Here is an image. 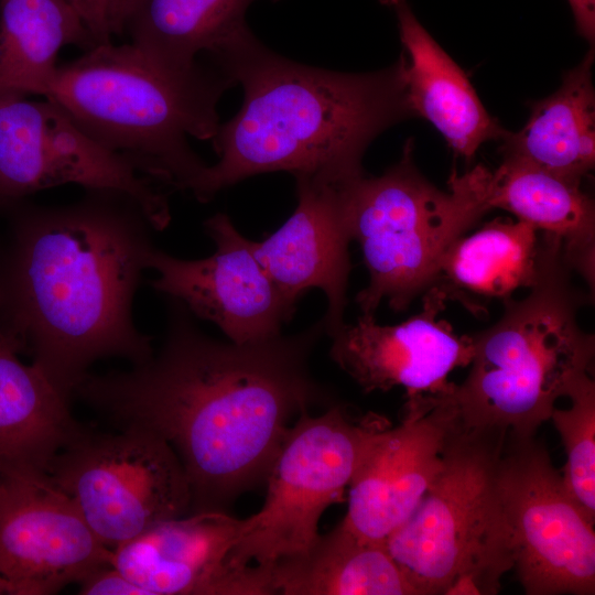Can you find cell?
<instances>
[{
    "label": "cell",
    "instance_id": "1",
    "mask_svg": "<svg viewBox=\"0 0 595 595\" xmlns=\"http://www.w3.org/2000/svg\"><path fill=\"white\" fill-rule=\"evenodd\" d=\"M323 332L320 321L293 335L223 342L171 299L156 354L129 370L89 372L74 394L116 430H145L173 448L190 484L191 512L226 511L266 483L291 418L333 403L309 368Z\"/></svg>",
    "mask_w": 595,
    "mask_h": 595
},
{
    "label": "cell",
    "instance_id": "2",
    "mask_svg": "<svg viewBox=\"0 0 595 595\" xmlns=\"http://www.w3.org/2000/svg\"><path fill=\"white\" fill-rule=\"evenodd\" d=\"M86 192L66 206L25 210L0 275L1 326L69 399L96 360L134 365L153 355L131 312L152 226L132 197Z\"/></svg>",
    "mask_w": 595,
    "mask_h": 595
},
{
    "label": "cell",
    "instance_id": "3",
    "mask_svg": "<svg viewBox=\"0 0 595 595\" xmlns=\"http://www.w3.org/2000/svg\"><path fill=\"white\" fill-rule=\"evenodd\" d=\"M208 60L242 86L244 100L212 139L219 160L206 166L192 192L202 203L268 172L334 185L354 181L364 175L371 141L413 117L399 61L366 74L312 67L274 53L251 30Z\"/></svg>",
    "mask_w": 595,
    "mask_h": 595
},
{
    "label": "cell",
    "instance_id": "4",
    "mask_svg": "<svg viewBox=\"0 0 595 595\" xmlns=\"http://www.w3.org/2000/svg\"><path fill=\"white\" fill-rule=\"evenodd\" d=\"M541 242L539 275L529 293L504 301L499 320L470 335L469 372L448 392L467 426L533 436L572 381L591 371L595 339L577 315L592 296L573 283L562 241L541 232Z\"/></svg>",
    "mask_w": 595,
    "mask_h": 595
},
{
    "label": "cell",
    "instance_id": "5",
    "mask_svg": "<svg viewBox=\"0 0 595 595\" xmlns=\"http://www.w3.org/2000/svg\"><path fill=\"white\" fill-rule=\"evenodd\" d=\"M232 85L219 71L199 78L172 76L131 44L110 41L58 66L43 97L159 184L192 194L207 164L187 137L213 139L218 100Z\"/></svg>",
    "mask_w": 595,
    "mask_h": 595
},
{
    "label": "cell",
    "instance_id": "6",
    "mask_svg": "<svg viewBox=\"0 0 595 595\" xmlns=\"http://www.w3.org/2000/svg\"><path fill=\"white\" fill-rule=\"evenodd\" d=\"M507 435L467 426L456 414L440 472L386 540L418 595H493L513 567L500 488Z\"/></svg>",
    "mask_w": 595,
    "mask_h": 595
},
{
    "label": "cell",
    "instance_id": "7",
    "mask_svg": "<svg viewBox=\"0 0 595 595\" xmlns=\"http://www.w3.org/2000/svg\"><path fill=\"white\" fill-rule=\"evenodd\" d=\"M490 174L480 164L453 172L447 190H440L415 166L409 140L382 175L342 185L347 229L369 275L356 295L361 315L375 316L382 301L404 311L432 285L447 247L491 209Z\"/></svg>",
    "mask_w": 595,
    "mask_h": 595
},
{
    "label": "cell",
    "instance_id": "8",
    "mask_svg": "<svg viewBox=\"0 0 595 595\" xmlns=\"http://www.w3.org/2000/svg\"><path fill=\"white\" fill-rule=\"evenodd\" d=\"M377 423H355L339 404L290 426L267 477L261 509L242 519L230 552L234 566H270L306 552L318 538L328 506L340 501Z\"/></svg>",
    "mask_w": 595,
    "mask_h": 595
},
{
    "label": "cell",
    "instance_id": "9",
    "mask_svg": "<svg viewBox=\"0 0 595 595\" xmlns=\"http://www.w3.org/2000/svg\"><path fill=\"white\" fill-rule=\"evenodd\" d=\"M47 476L110 550L191 509L177 455L162 437L141 429H86L57 454Z\"/></svg>",
    "mask_w": 595,
    "mask_h": 595
},
{
    "label": "cell",
    "instance_id": "10",
    "mask_svg": "<svg viewBox=\"0 0 595 595\" xmlns=\"http://www.w3.org/2000/svg\"><path fill=\"white\" fill-rule=\"evenodd\" d=\"M500 488L513 567L528 595L595 593L594 522L536 435H507Z\"/></svg>",
    "mask_w": 595,
    "mask_h": 595
},
{
    "label": "cell",
    "instance_id": "11",
    "mask_svg": "<svg viewBox=\"0 0 595 595\" xmlns=\"http://www.w3.org/2000/svg\"><path fill=\"white\" fill-rule=\"evenodd\" d=\"M65 184L132 197L153 229L171 220L164 186L91 139L56 102L0 93V203Z\"/></svg>",
    "mask_w": 595,
    "mask_h": 595
},
{
    "label": "cell",
    "instance_id": "12",
    "mask_svg": "<svg viewBox=\"0 0 595 595\" xmlns=\"http://www.w3.org/2000/svg\"><path fill=\"white\" fill-rule=\"evenodd\" d=\"M111 556L47 474L0 476V575L15 595L55 594Z\"/></svg>",
    "mask_w": 595,
    "mask_h": 595
},
{
    "label": "cell",
    "instance_id": "13",
    "mask_svg": "<svg viewBox=\"0 0 595 595\" xmlns=\"http://www.w3.org/2000/svg\"><path fill=\"white\" fill-rule=\"evenodd\" d=\"M456 418L445 393L408 397L401 422L370 433L349 482L342 523L369 540L385 541L414 511L443 464Z\"/></svg>",
    "mask_w": 595,
    "mask_h": 595
},
{
    "label": "cell",
    "instance_id": "14",
    "mask_svg": "<svg viewBox=\"0 0 595 595\" xmlns=\"http://www.w3.org/2000/svg\"><path fill=\"white\" fill-rule=\"evenodd\" d=\"M204 228L216 247L207 258L186 260L152 249L148 267L158 273L153 289L214 323L236 344L280 334L292 314L253 256L250 240L223 213L207 218Z\"/></svg>",
    "mask_w": 595,
    "mask_h": 595
},
{
    "label": "cell",
    "instance_id": "15",
    "mask_svg": "<svg viewBox=\"0 0 595 595\" xmlns=\"http://www.w3.org/2000/svg\"><path fill=\"white\" fill-rule=\"evenodd\" d=\"M242 519L191 512L159 522L112 550L111 565L145 595H271L268 566H234Z\"/></svg>",
    "mask_w": 595,
    "mask_h": 595
},
{
    "label": "cell",
    "instance_id": "16",
    "mask_svg": "<svg viewBox=\"0 0 595 595\" xmlns=\"http://www.w3.org/2000/svg\"><path fill=\"white\" fill-rule=\"evenodd\" d=\"M445 295L436 288L423 293L421 311L396 325H380L360 315L333 335L329 355L364 392L402 387L407 396L445 393L453 389L448 375L473 357L470 335H458L437 315Z\"/></svg>",
    "mask_w": 595,
    "mask_h": 595
},
{
    "label": "cell",
    "instance_id": "17",
    "mask_svg": "<svg viewBox=\"0 0 595 595\" xmlns=\"http://www.w3.org/2000/svg\"><path fill=\"white\" fill-rule=\"evenodd\" d=\"M293 214L262 241H251L253 256L293 315L307 291L320 289L327 299L324 333L345 324L346 291L351 270V241L343 209L342 185L295 178Z\"/></svg>",
    "mask_w": 595,
    "mask_h": 595
},
{
    "label": "cell",
    "instance_id": "18",
    "mask_svg": "<svg viewBox=\"0 0 595 595\" xmlns=\"http://www.w3.org/2000/svg\"><path fill=\"white\" fill-rule=\"evenodd\" d=\"M397 18L401 77L414 117L430 121L455 154L469 162L479 147L507 132L483 106L468 77L430 35L409 0H379Z\"/></svg>",
    "mask_w": 595,
    "mask_h": 595
},
{
    "label": "cell",
    "instance_id": "19",
    "mask_svg": "<svg viewBox=\"0 0 595 595\" xmlns=\"http://www.w3.org/2000/svg\"><path fill=\"white\" fill-rule=\"evenodd\" d=\"M257 0H123L116 35L123 34L149 63L180 78L215 72L210 56L247 31L248 8ZM278 1V0H273Z\"/></svg>",
    "mask_w": 595,
    "mask_h": 595
},
{
    "label": "cell",
    "instance_id": "20",
    "mask_svg": "<svg viewBox=\"0 0 595 595\" xmlns=\"http://www.w3.org/2000/svg\"><path fill=\"white\" fill-rule=\"evenodd\" d=\"M20 342L0 326V476L47 474L86 428L69 410V398L33 363L23 364Z\"/></svg>",
    "mask_w": 595,
    "mask_h": 595
},
{
    "label": "cell",
    "instance_id": "21",
    "mask_svg": "<svg viewBox=\"0 0 595 595\" xmlns=\"http://www.w3.org/2000/svg\"><path fill=\"white\" fill-rule=\"evenodd\" d=\"M541 249V232L532 226L496 218L447 247L430 288L478 316L485 313L484 301L504 302L536 283Z\"/></svg>",
    "mask_w": 595,
    "mask_h": 595
},
{
    "label": "cell",
    "instance_id": "22",
    "mask_svg": "<svg viewBox=\"0 0 595 595\" xmlns=\"http://www.w3.org/2000/svg\"><path fill=\"white\" fill-rule=\"evenodd\" d=\"M594 48L567 71L560 88L531 105L524 127L507 131L502 160L520 162L582 183L595 165Z\"/></svg>",
    "mask_w": 595,
    "mask_h": 595
},
{
    "label": "cell",
    "instance_id": "23",
    "mask_svg": "<svg viewBox=\"0 0 595 595\" xmlns=\"http://www.w3.org/2000/svg\"><path fill=\"white\" fill-rule=\"evenodd\" d=\"M490 208L513 214L562 241L566 263L594 292L595 207L582 183L520 162L502 160L491 171Z\"/></svg>",
    "mask_w": 595,
    "mask_h": 595
},
{
    "label": "cell",
    "instance_id": "24",
    "mask_svg": "<svg viewBox=\"0 0 595 595\" xmlns=\"http://www.w3.org/2000/svg\"><path fill=\"white\" fill-rule=\"evenodd\" d=\"M269 570L273 594L418 595L385 541L365 539L342 522Z\"/></svg>",
    "mask_w": 595,
    "mask_h": 595
},
{
    "label": "cell",
    "instance_id": "25",
    "mask_svg": "<svg viewBox=\"0 0 595 595\" xmlns=\"http://www.w3.org/2000/svg\"><path fill=\"white\" fill-rule=\"evenodd\" d=\"M97 44L68 0H0V93L43 96L62 47Z\"/></svg>",
    "mask_w": 595,
    "mask_h": 595
},
{
    "label": "cell",
    "instance_id": "26",
    "mask_svg": "<svg viewBox=\"0 0 595 595\" xmlns=\"http://www.w3.org/2000/svg\"><path fill=\"white\" fill-rule=\"evenodd\" d=\"M571 405L555 408L550 416L566 451L563 479L586 517L595 522V382L591 371L570 385Z\"/></svg>",
    "mask_w": 595,
    "mask_h": 595
},
{
    "label": "cell",
    "instance_id": "27",
    "mask_svg": "<svg viewBox=\"0 0 595 595\" xmlns=\"http://www.w3.org/2000/svg\"><path fill=\"white\" fill-rule=\"evenodd\" d=\"M97 43L110 42L123 0H71Z\"/></svg>",
    "mask_w": 595,
    "mask_h": 595
},
{
    "label": "cell",
    "instance_id": "28",
    "mask_svg": "<svg viewBox=\"0 0 595 595\" xmlns=\"http://www.w3.org/2000/svg\"><path fill=\"white\" fill-rule=\"evenodd\" d=\"M78 584V593L84 595H145L139 585L112 565L97 569Z\"/></svg>",
    "mask_w": 595,
    "mask_h": 595
},
{
    "label": "cell",
    "instance_id": "29",
    "mask_svg": "<svg viewBox=\"0 0 595 595\" xmlns=\"http://www.w3.org/2000/svg\"><path fill=\"white\" fill-rule=\"evenodd\" d=\"M574 17L577 32L594 44L595 40V0H567Z\"/></svg>",
    "mask_w": 595,
    "mask_h": 595
},
{
    "label": "cell",
    "instance_id": "30",
    "mask_svg": "<svg viewBox=\"0 0 595 595\" xmlns=\"http://www.w3.org/2000/svg\"><path fill=\"white\" fill-rule=\"evenodd\" d=\"M0 594L15 595L12 583L2 575H0Z\"/></svg>",
    "mask_w": 595,
    "mask_h": 595
},
{
    "label": "cell",
    "instance_id": "31",
    "mask_svg": "<svg viewBox=\"0 0 595 595\" xmlns=\"http://www.w3.org/2000/svg\"><path fill=\"white\" fill-rule=\"evenodd\" d=\"M71 2V0H68Z\"/></svg>",
    "mask_w": 595,
    "mask_h": 595
}]
</instances>
